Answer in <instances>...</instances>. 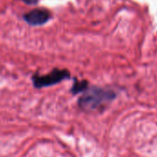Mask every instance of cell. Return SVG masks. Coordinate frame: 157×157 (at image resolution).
Listing matches in <instances>:
<instances>
[{"mask_svg": "<svg viewBox=\"0 0 157 157\" xmlns=\"http://www.w3.org/2000/svg\"><path fill=\"white\" fill-rule=\"evenodd\" d=\"M115 97V94L110 90L101 88H92L78 99V106L85 112H93L103 109Z\"/></svg>", "mask_w": 157, "mask_h": 157, "instance_id": "6da1fadb", "label": "cell"}, {"mask_svg": "<svg viewBox=\"0 0 157 157\" xmlns=\"http://www.w3.org/2000/svg\"><path fill=\"white\" fill-rule=\"evenodd\" d=\"M67 78H69V72L67 69L56 68L46 75H34L33 77V82L36 88L41 89L59 83Z\"/></svg>", "mask_w": 157, "mask_h": 157, "instance_id": "7a4b0ae2", "label": "cell"}, {"mask_svg": "<svg viewBox=\"0 0 157 157\" xmlns=\"http://www.w3.org/2000/svg\"><path fill=\"white\" fill-rule=\"evenodd\" d=\"M23 18L24 21L30 25L37 26V25H43L45 22H47L50 20L51 15L49 11L44 9H35L26 13L23 16Z\"/></svg>", "mask_w": 157, "mask_h": 157, "instance_id": "3957f363", "label": "cell"}, {"mask_svg": "<svg viewBox=\"0 0 157 157\" xmlns=\"http://www.w3.org/2000/svg\"><path fill=\"white\" fill-rule=\"evenodd\" d=\"M87 88H88V82L86 81H77L76 80L71 88V92L73 94H77L78 93L86 91Z\"/></svg>", "mask_w": 157, "mask_h": 157, "instance_id": "277c9868", "label": "cell"}, {"mask_svg": "<svg viewBox=\"0 0 157 157\" xmlns=\"http://www.w3.org/2000/svg\"><path fill=\"white\" fill-rule=\"evenodd\" d=\"M23 2H25L26 4L28 5H33V4H36L38 0H22Z\"/></svg>", "mask_w": 157, "mask_h": 157, "instance_id": "5b68a950", "label": "cell"}]
</instances>
